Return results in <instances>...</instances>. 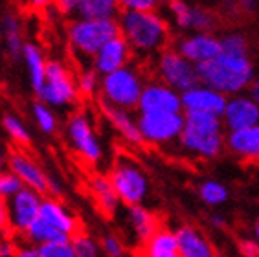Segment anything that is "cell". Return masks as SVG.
I'll return each mask as SVG.
<instances>
[{
  "label": "cell",
  "instance_id": "1",
  "mask_svg": "<svg viewBox=\"0 0 259 257\" xmlns=\"http://www.w3.org/2000/svg\"><path fill=\"white\" fill-rule=\"evenodd\" d=\"M199 83L223 96H239L254 81V64L248 57L221 54L219 57L197 66Z\"/></svg>",
  "mask_w": 259,
  "mask_h": 257
},
{
  "label": "cell",
  "instance_id": "2",
  "mask_svg": "<svg viewBox=\"0 0 259 257\" xmlns=\"http://www.w3.org/2000/svg\"><path fill=\"white\" fill-rule=\"evenodd\" d=\"M179 142L188 153L200 158L219 156L226 145L223 119L213 114L184 112V131Z\"/></svg>",
  "mask_w": 259,
  "mask_h": 257
},
{
  "label": "cell",
  "instance_id": "3",
  "mask_svg": "<svg viewBox=\"0 0 259 257\" xmlns=\"http://www.w3.org/2000/svg\"><path fill=\"white\" fill-rule=\"evenodd\" d=\"M118 24L120 35L138 54L160 52L169 37L165 20L156 11H123Z\"/></svg>",
  "mask_w": 259,
  "mask_h": 257
},
{
  "label": "cell",
  "instance_id": "4",
  "mask_svg": "<svg viewBox=\"0 0 259 257\" xmlns=\"http://www.w3.org/2000/svg\"><path fill=\"white\" fill-rule=\"evenodd\" d=\"M118 35H120V24L116 19H75L68 24V42L77 59L92 61L96 54Z\"/></svg>",
  "mask_w": 259,
  "mask_h": 257
},
{
  "label": "cell",
  "instance_id": "5",
  "mask_svg": "<svg viewBox=\"0 0 259 257\" xmlns=\"http://www.w3.org/2000/svg\"><path fill=\"white\" fill-rule=\"evenodd\" d=\"M109 180L120 202L127 208L140 206L149 195V178L133 156L120 154L110 169Z\"/></svg>",
  "mask_w": 259,
  "mask_h": 257
},
{
  "label": "cell",
  "instance_id": "6",
  "mask_svg": "<svg viewBox=\"0 0 259 257\" xmlns=\"http://www.w3.org/2000/svg\"><path fill=\"white\" fill-rule=\"evenodd\" d=\"M144 87L145 83L140 72L131 64L116 70L112 74L103 75V79L100 83L103 103L125 110H133L138 107Z\"/></svg>",
  "mask_w": 259,
  "mask_h": 257
},
{
  "label": "cell",
  "instance_id": "7",
  "mask_svg": "<svg viewBox=\"0 0 259 257\" xmlns=\"http://www.w3.org/2000/svg\"><path fill=\"white\" fill-rule=\"evenodd\" d=\"M40 103L48 107H68L77 101V84L70 75L66 66L59 61H50L46 64L45 84L35 92Z\"/></svg>",
  "mask_w": 259,
  "mask_h": 257
},
{
  "label": "cell",
  "instance_id": "8",
  "mask_svg": "<svg viewBox=\"0 0 259 257\" xmlns=\"http://www.w3.org/2000/svg\"><path fill=\"white\" fill-rule=\"evenodd\" d=\"M156 72L160 81L179 94H184L190 89L199 84V74L197 66L191 61H188L177 50H164L160 52L156 61Z\"/></svg>",
  "mask_w": 259,
  "mask_h": 257
},
{
  "label": "cell",
  "instance_id": "9",
  "mask_svg": "<svg viewBox=\"0 0 259 257\" xmlns=\"http://www.w3.org/2000/svg\"><path fill=\"white\" fill-rule=\"evenodd\" d=\"M138 128L142 140L153 145H165L180 138L184 131V112L140 114Z\"/></svg>",
  "mask_w": 259,
  "mask_h": 257
},
{
  "label": "cell",
  "instance_id": "10",
  "mask_svg": "<svg viewBox=\"0 0 259 257\" xmlns=\"http://www.w3.org/2000/svg\"><path fill=\"white\" fill-rule=\"evenodd\" d=\"M66 138L74 151L89 163H98L103 158V147L96 136L94 125L85 112H75L66 123Z\"/></svg>",
  "mask_w": 259,
  "mask_h": 257
},
{
  "label": "cell",
  "instance_id": "11",
  "mask_svg": "<svg viewBox=\"0 0 259 257\" xmlns=\"http://www.w3.org/2000/svg\"><path fill=\"white\" fill-rule=\"evenodd\" d=\"M140 114H165V112H182L180 94L162 81L145 83L142 96L138 101Z\"/></svg>",
  "mask_w": 259,
  "mask_h": 257
},
{
  "label": "cell",
  "instance_id": "12",
  "mask_svg": "<svg viewBox=\"0 0 259 257\" xmlns=\"http://www.w3.org/2000/svg\"><path fill=\"white\" fill-rule=\"evenodd\" d=\"M8 167L20 182L24 184V188L33 189L35 193H39L40 197L50 191V177L40 169V165L30 158L28 154L20 153V151H13L8 156Z\"/></svg>",
  "mask_w": 259,
  "mask_h": 257
},
{
  "label": "cell",
  "instance_id": "13",
  "mask_svg": "<svg viewBox=\"0 0 259 257\" xmlns=\"http://www.w3.org/2000/svg\"><path fill=\"white\" fill-rule=\"evenodd\" d=\"M221 119L228 133H237V131L254 127L259 125V105L250 96H232L226 101Z\"/></svg>",
  "mask_w": 259,
  "mask_h": 257
},
{
  "label": "cell",
  "instance_id": "14",
  "mask_svg": "<svg viewBox=\"0 0 259 257\" xmlns=\"http://www.w3.org/2000/svg\"><path fill=\"white\" fill-rule=\"evenodd\" d=\"M42 197L33 189H20L10 202V224L15 232L24 235L33 221L39 217Z\"/></svg>",
  "mask_w": 259,
  "mask_h": 257
},
{
  "label": "cell",
  "instance_id": "15",
  "mask_svg": "<svg viewBox=\"0 0 259 257\" xmlns=\"http://www.w3.org/2000/svg\"><path fill=\"white\" fill-rule=\"evenodd\" d=\"M180 101H182V110L184 112H204L221 118L223 112H225L228 98L223 96L221 92H217V90L199 83L188 92L180 94Z\"/></svg>",
  "mask_w": 259,
  "mask_h": 257
},
{
  "label": "cell",
  "instance_id": "16",
  "mask_svg": "<svg viewBox=\"0 0 259 257\" xmlns=\"http://www.w3.org/2000/svg\"><path fill=\"white\" fill-rule=\"evenodd\" d=\"M133 55V50L127 45V40L118 35L114 39H110L103 48L96 54V57L92 59V70L98 75H107L112 74L116 70L127 66Z\"/></svg>",
  "mask_w": 259,
  "mask_h": 257
},
{
  "label": "cell",
  "instance_id": "17",
  "mask_svg": "<svg viewBox=\"0 0 259 257\" xmlns=\"http://www.w3.org/2000/svg\"><path fill=\"white\" fill-rule=\"evenodd\" d=\"M177 52L182 54L188 61L199 66L221 55V39L211 33H193L184 37L177 46Z\"/></svg>",
  "mask_w": 259,
  "mask_h": 257
},
{
  "label": "cell",
  "instance_id": "18",
  "mask_svg": "<svg viewBox=\"0 0 259 257\" xmlns=\"http://www.w3.org/2000/svg\"><path fill=\"white\" fill-rule=\"evenodd\" d=\"M180 257H217L213 246L204 237V233L191 224H182L175 232Z\"/></svg>",
  "mask_w": 259,
  "mask_h": 257
},
{
  "label": "cell",
  "instance_id": "19",
  "mask_svg": "<svg viewBox=\"0 0 259 257\" xmlns=\"http://www.w3.org/2000/svg\"><path fill=\"white\" fill-rule=\"evenodd\" d=\"M39 219H42L45 223H48L50 226H54L55 230H59L61 233L68 235L70 239L74 237L75 233L79 232L77 223H75L74 215H70L68 209L57 200V198H42L40 204Z\"/></svg>",
  "mask_w": 259,
  "mask_h": 257
},
{
  "label": "cell",
  "instance_id": "20",
  "mask_svg": "<svg viewBox=\"0 0 259 257\" xmlns=\"http://www.w3.org/2000/svg\"><path fill=\"white\" fill-rule=\"evenodd\" d=\"M226 147L230 149V153L243 160H259V125L237 133H228Z\"/></svg>",
  "mask_w": 259,
  "mask_h": 257
},
{
  "label": "cell",
  "instance_id": "21",
  "mask_svg": "<svg viewBox=\"0 0 259 257\" xmlns=\"http://www.w3.org/2000/svg\"><path fill=\"white\" fill-rule=\"evenodd\" d=\"M101 107H103L105 118L109 119L110 125H112L129 144H133V145L144 144L142 134H140V128H138V119L133 118V114H131L129 110L118 109V107L105 105V103H101Z\"/></svg>",
  "mask_w": 259,
  "mask_h": 257
},
{
  "label": "cell",
  "instance_id": "22",
  "mask_svg": "<svg viewBox=\"0 0 259 257\" xmlns=\"http://www.w3.org/2000/svg\"><path fill=\"white\" fill-rule=\"evenodd\" d=\"M90 191H92V197L96 200V206H98V209L103 213L105 217H112L118 211L120 198L116 195L109 177L94 175V177L90 178Z\"/></svg>",
  "mask_w": 259,
  "mask_h": 257
},
{
  "label": "cell",
  "instance_id": "23",
  "mask_svg": "<svg viewBox=\"0 0 259 257\" xmlns=\"http://www.w3.org/2000/svg\"><path fill=\"white\" fill-rule=\"evenodd\" d=\"M118 13H120L118 0H77L74 10L75 19L85 20L116 19Z\"/></svg>",
  "mask_w": 259,
  "mask_h": 257
},
{
  "label": "cell",
  "instance_id": "24",
  "mask_svg": "<svg viewBox=\"0 0 259 257\" xmlns=\"http://www.w3.org/2000/svg\"><path fill=\"white\" fill-rule=\"evenodd\" d=\"M127 213H129L131 226L135 230L136 239H138L142 244L149 241V239L160 230L158 217H156L151 209L144 208L142 204H140V206H131V208H127Z\"/></svg>",
  "mask_w": 259,
  "mask_h": 257
},
{
  "label": "cell",
  "instance_id": "25",
  "mask_svg": "<svg viewBox=\"0 0 259 257\" xmlns=\"http://www.w3.org/2000/svg\"><path fill=\"white\" fill-rule=\"evenodd\" d=\"M142 246V257H180L175 232L167 228H160Z\"/></svg>",
  "mask_w": 259,
  "mask_h": 257
},
{
  "label": "cell",
  "instance_id": "26",
  "mask_svg": "<svg viewBox=\"0 0 259 257\" xmlns=\"http://www.w3.org/2000/svg\"><path fill=\"white\" fill-rule=\"evenodd\" d=\"M22 59H24L28 74H30L31 89L35 92H39V89L45 84L46 64H48V61L45 59V55H42L39 46L33 45V42H26L24 45V48H22Z\"/></svg>",
  "mask_w": 259,
  "mask_h": 257
},
{
  "label": "cell",
  "instance_id": "27",
  "mask_svg": "<svg viewBox=\"0 0 259 257\" xmlns=\"http://www.w3.org/2000/svg\"><path fill=\"white\" fill-rule=\"evenodd\" d=\"M0 31L4 37L6 50L10 54L11 59H19L22 57V48H24V40H22V30H20V22L13 13H4L0 19Z\"/></svg>",
  "mask_w": 259,
  "mask_h": 257
},
{
  "label": "cell",
  "instance_id": "28",
  "mask_svg": "<svg viewBox=\"0 0 259 257\" xmlns=\"http://www.w3.org/2000/svg\"><path fill=\"white\" fill-rule=\"evenodd\" d=\"M26 237L30 239L33 244L40 246V244H46V242H66L70 241L68 235L61 233L59 230H55L54 226H50L48 223H45L42 219H35L33 224L28 228V232L24 233Z\"/></svg>",
  "mask_w": 259,
  "mask_h": 257
},
{
  "label": "cell",
  "instance_id": "29",
  "mask_svg": "<svg viewBox=\"0 0 259 257\" xmlns=\"http://www.w3.org/2000/svg\"><path fill=\"white\" fill-rule=\"evenodd\" d=\"M199 197L208 206H221L228 200L230 193L225 184L217 182V180H204L199 186Z\"/></svg>",
  "mask_w": 259,
  "mask_h": 257
},
{
  "label": "cell",
  "instance_id": "30",
  "mask_svg": "<svg viewBox=\"0 0 259 257\" xmlns=\"http://www.w3.org/2000/svg\"><path fill=\"white\" fill-rule=\"evenodd\" d=\"M2 127L8 133L13 142H17L19 145H30L31 144V134L28 131V127L24 125V121L17 116V114H4L2 116Z\"/></svg>",
  "mask_w": 259,
  "mask_h": 257
},
{
  "label": "cell",
  "instance_id": "31",
  "mask_svg": "<svg viewBox=\"0 0 259 257\" xmlns=\"http://www.w3.org/2000/svg\"><path fill=\"white\" fill-rule=\"evenodd\" d=\"M221 54L234 57H248V39L243 33H228L221 37Z\"/></svg>",
  "mask_w": 259,
  "mask_h": 257
},
{
  "label": "cell",
  "instance_id": "32",
  "mask_svg": "<svg viewBox=\"0 0 259 257\" xmlns=\"http://www.w3.org/2000/svg\"><path fill=\"white\" fill-rule=\"evenodd\" d=\"M33 118H35L37 127H39L42 133H46V134L55 133V128H57V118H55V114L52 112V109L48 105L37 101V103L33 105Z\"/></svg>",
  "mask_w": 259,
  "mask_h": 257
},
{
  "label": "cell",
  "instance_id": "33",
  "mask_svg": "<svg viewBox=\"0 0 259 257\" xmlns=\"http://www.w3.org/2000/svg\"><path fill=\"white\" fill-rule=\"evenodd\" d=\"M72 248L77 257H98L100 255V248L96 244V241L85 232H77L74 237L70 239Z\"/></svg>",
  "mask_w": 259,
  "mask_h": 257
},
{
  "label": "cell",
  "instance_id": "34",
  "mask_svg": "<svg viewBox=\"0 0 259 257\" xmlns=\"http://www.w3.org/2000/svg\"><path fill=\"white\" fill-rule=\"evenodd\" d=\"M215 15L204 8H191V30H197V33H208L215 26Z\"/></svg>",
  "mask_w": 259,
  "mask_h": 257
},
{
  "label": "cell",
  "instance_id": "35",
  "mask_svg": "<svg viewBox=\"0 0 259 257\" xmlns=\"http://www.w3.org/2000/svg\"><path fill=\"white\" fill-rule=\"evenodd\" d=\"M39 248V257H77L72 248V242H46L40 244Z\"/></svg>",
  "mask_w": 259,
  "mask_h": 257
},
{
  "label": "cell",
  "instance_id": "36",
  "mask_svg": "<svg viewBox=\"0 0 259 257\" xmlns=\"http://www.w3.org/2000/svg\"><path fill=\"white\" fill-rule=\"evenodd\" d=\"M20 189H24V184L11 171H2L0 173V197L2 198H13Z\"/></svg>",
  "mask_w": 259,
  "mask_h": 257
},
{
  "label": "cell",
  "instance_id": "37",
  "mask_svg": "<svg viewBox=\"0 0 259 257\" xmlns=\"http://www.w3.org/2000/svg\"><path fill=\"white\" fill-rule=\"evenodd\" d=\"M169 11L179 28H190L191 24V6L184 0H171Z\"/></svg>",
  "mask_w": 259,
  "mask_h": 257
},
{
  "label": "cell",
  "instance_id": "38",
  "mask_svg": "<svg viewBox=\"0 0 259 257\" xmlns=\"http://www.w3.org/2000/svg\"><path fill=\"white\" fill-rule=\"evenodd\" d=\"M77 92L83 96H94L96 90L100 89V79H98V74H96L92 68H85L83 72L79 74L77 81Z\"/></svg>",
  "mask_w": 259,
  "mask_h": 257
},
{
  "label": "cell",
  "instance_id": "39",
  "mask_svg": "<svg viewBox=\"0 0 259 257\" xmlns=\"http://www.w3.org/2000/svg\"><path fill=\"white\" fill-rule=\"evenodd\" d=\"M101 250H103L107 257H123L125 255L123 242L116 237V235H105V237H101Z\"/></svg>",
  "mask_w": 259,
  "mask_h": 257
},
{
  "label": "cell",
  "instance_id": "40",
  "mask_svg": "<svg viewBox=\"0 0 259 257\" xmlns=\"http://www.w3.org/2000/svg\"><path fill=\"white\" fill-rule=\"evenodd\" d=\"M121 11H155V0H118Z\"/></svg>",
  "mask_w": 259,
  "mask_h": 257
},
{
  "label": "cell",
  "instance_id": "41",
  "mask_svg": "<svg viewBox=\"0 0 259 257\" xmlns=\"http://www.w3.org/2000/svg\"><path fill=\"white\" fill-rule=\"evenodd\" d=\"M239 252L243 257H259V244L254 239H241Z\"/></svg>",
  "mask_w": 259,
  "mask_h": 257
},
{
  "label": "cell",
  "instance_id": "42",
  "mask_svg": "<svg viewBox=\"0 0 259 257\" xmlns=\"http://www.w3.org/2000/svg\"><path fill=\"white\" fill-rule=\"evenodd\" d=\"M10 224V204L6 198L0 197V232Z\"/></svg>",
  "mask_w": 259,
  "mask_h": 257
},
{
  "label": "cell",
  "instance_id": "43",
  "mask_svg": "<svg viewBox=\"0 0 259 257\" xmlns=\"http://www.w3.org/2000/svg\"><path fill=\"white\" fill-rule=\"evenodd\" d=\"M17 246L10 239H0V257H15Z\"/></svg>",
  "mask_w": 259,
  "mask_h": 257
},
{
  "label": "cell",
  "instance_id": "44",
  "mask_svg": "<svg viewBox=\"0 0 259 257\" xmlns=\"http://www.w3.org/2000/svg\"><path fill=\"white\" fill-rule=\"evenodd\" d=\"M55 4H57L61 13H65V15H74L77 0H55Z\"/></svg>",
  "mask_w": 259,
  "mask_h": 257
},
{
  "label": "cell",
  "instance_id": "45",
  "mask_svg": "<svg viewBox=\"0 0 259 257\" xmlns=\"http://www.w3.org/2000/svg\"><path fill=\"white\" fill-rule=\"evenodd\" d=\"M15 257H39V248L37 246H19Z\"/></svg>",
  "mask_w": 259,
  "mask_h": 257
},
{
  "label": "cell",
  "instance_id": "46",
  "mask_svg": "<svg viewBox=\"0 0 259 257\" xmlns=\"http://www.w3.org/2000/svg\"><path fill=\"white\" fill-rule=\"evenodd\" d=\"M209 224L213 228H217V230H223V228H226V219L223 215H219V213H213L209 217Z\"/></svg>",
  "mask_w": 259,
  "mask_h": 257
},
{
  "label": "cell",
  "instance_id": "47",
  "mask_svg": "<svg viewBox=\"0 0 259 257\" xmlns=\"http://www.w3.org/2000/svg\"><path fill=\"white\" fill-rule=\"evenodd\" d=\"M250 98L259 105V77H254V81L250 84Z\"/></svg>",
  "mask_w": 259,
  "mask_h": 257
},
{
  "label": "cell",
  "instance_id": "48",
  "mask_svg": "<svg viewBox=\"0 0 259 257\" xmlns=\"http://www.w3.org/2000/svg\"><path fill=\"white\" fill-rule=\"evenodd\" d=\"M237 2L244 11H254L255 6H257V0H237Z\"/></svg>",
  "mask_w": 259,
  "mask_h": 257
},
{
  "label": "cell",
  "instance_id": "49",
  "mask_svg": "<svg viewBox=\"0 0 259 257\" xmlns=\"http://www.w3.org/2000/svg\"><path fill=\"white\" fill-rule=\"evenodd\" d=\"M52 0H30V4L33 6V8H45V6L50 4Z\"/></svg>",
  "mask_w": 259,
  "mask_h": 257
},
{
  "label": "cell",
  "instance_id": "50",
  "mask_svg": "<svg viewBox=\"0 0 259 257\" xmlns=\"http://www.w3.org/2000/svg\"><path fill=\"white\" fill-rule=\"evenodd\" d=\"M6 163H8V158H6V154L2 153V149H0V173H2V171H4Z\"/></svg>",
  "mask_w": 259,
  "mask_h": 257
},
{
  "label": "cell",
  "instance_id": "51",
  "mask_svg": "<svg viewBox=\"0 0 259 257\" xmlns=\"http://www.w3.org/2000/svg\"><path fill=\"white\" fill-rule=\"evenodd\" d=\"M254 241L259 244V219L255 221V224H254Z\"/></svg>",
  "mask_w": 259,
  "mask_h": 257
},
{
  "label": "cell",
  "instance_id": "52",
  "mask_svg": "<svg viewBox=\"0 0 259 257\" xmlns=\"http://www.w3.org/2000/svg\"><path fill=\"white\" fill-rule=\"evenodd\" d=\"M155 2H156V4H158V2H160V4H164V2H165V4H169L171 0H155Z\"/></svg>",
  "mask_w": 259,
  "mask_h": 257
}]
</instances>
